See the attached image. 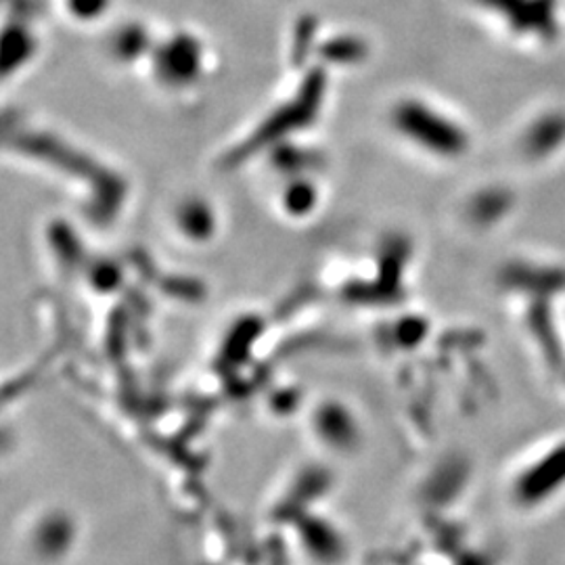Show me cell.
<instances>
[{
	"label": "cell",
	"instance_id": "1",
	"mask_svg": "<svg viewBox=\"0 0 565 565\" xmlns=\"http://www.w3.org/2000/svg\"><path fill=\"white\" fill-rule=\"evenodd\" d=\"M505 287L520 329L546 371L562 380L565 366V266L520 258L503 270Z\"/></svg>",
	"mask_w": 565,
	"mask_h": 565
},
{
	"label": "cell",
	"instance_id": "2",
	"mask_svg": "<svg viewBox=\"0 0 565 565\" xmlns=\"http://www.w3.org/2000/svg\"><path fill=\"white\" fill-rule=\"evenodd\" d=\"M565 494V434L527 450L507 480L509 503L520 513H539Z\"/></svg>",
	"mask_w": 565,
	"mask_h": 565
},
{
	"label": "cell",
	"instance_id": "3",
	"mask_svg": "<svg viewBox=\"0 0 565 565\" xmlns=\"http://www.w3.org/2000/svg\"><path fill=\"white\" fill-rule=\"evenodd\" d=\"M394 124L411 141L431 153L457 158L467 149V135L459 124L448 120L425 103L404 102L394 111Z\"/></svg>",
	"mask_w": 565,
	"mask_h": 565
},
{
	"label": "cell",
	"instance_id": "4",
	"mask_svg": "<svg viewBox=\"0 0 565 565\" xmlns=\"http://www.w3.org/2000/svg\"><path fill=\"white\" fill-rule=\"evenodd\" d=\"M323 93V72L310 74L306 82H303V88H300V93L287 105L279 107L268 120L264 121L263 126L254 132V137L249 139V142H245L242 151H237V153L239 156L254 153L256 149L263 147L264 142L277 141V139H281L285 135H289L291 130H298V128L308 126L310 121L315 120L317 111L321 109Z\"/></svg>",
	"mask_w": 565,
	"mask_h": 565
},
{
	"label": "cell",
	"instance_id": "5",
	"mask_svg": "<svg viewBox=\"0 0 565 565\" xmlns=\"http://www.w3.org/2000/svg\"><path fill=\"white\" fill-rule=\"evenodd\" d=\"M518 32L551 36L555 32V4L551 0H482Z\"/></svg>",
	"mask_w": 565,
	"mask_h": 565
},
{
	"label": "cell",
	"instance_id": "6",
	"mask_svg": "<svg viewBox=\"0 0 565 565\" xmlns=\"http://www.w3.org/2000/svg\"><path fill=\"white\" fill-rule=\"evenodd\" d=\"M200 44L191 36L168 42L158 55V70L168 82L191 81L200 70Z\"/></svg>",
	"mask_w": 565,
	"mask_h": 565
},
{
	"label": "cell",
	"instance_id": "7",
	"mask_svg": "<svg viewBox=\"0 0 565 565\" xmlns=\"http://www.w3.org/2000/svg\"><path fill=\"white\" fill-rule=\"evenodd\" d=\"M565 141V118L548 116L534 124L525 137V149L532 158H545Z\"/></svg>",
	"mask_w": 565,
	"mask_h": 565
},
{
	"label": "cell",
	"instance_id": "8",
	"mask_svg": "<svg viewBox=\"0 0 565 565\" xmlns=\"http://www.w3.org/2000/svg\"><path fill=\"white\" fill-rule=\"evenodd\" d=\"M30 49H32V42L23 30H9L4 36V46H2V51H4L2 67L11 70L13 63L20 65L21 61L32 53Z\"/></svg>",
	"mask_w": 565,
	"mask_h": 565
},
{
	"label": "cell",
	"instance_id": "9",
	"mask_svg": "<svg viewBox=\"0 0 565 565\" xmlns=\"http://www.w3.org/2000/svg\"><path fill=\"white\" fill-rule=\"evenodd\" d=\"M142 42H145V34L139 32L137 28H130L126 32H121L116 51L124 55V57H139L142 53Z\"/></svg>",
	"mask_w": 565,
	"mask_h": 565
},
{
	"label": "cell",
	"instance_id": "10",
	"mask_svg": "<svg viewBox=\"0 0 565 565\" xmlns=\"http://www.w3.org/2000/svg\"><path fill=\"white\" fill-rule=\"evenodd\" d=\"M361 53V46L354 41H333L324 49V55H329L333 61L356 60Z\"/></svg>",
	"mask_w": 565,
	"mask_h": 565
},
{
	"label": "cell",
	"instance_id": "11",
	"mask_svg": "<svg viewBox=\"0 0 565 565\" xmlns=\"http://www.w3.org/2000/svg\"><path fill=\"white\" fill-rule=\"evenodd\" d=\"M109 0H70V9L82 18V20H93L105 11Z\"/></svg>",
	"mask_w": 565,
	"mask_h": 565
},
{
	"label": "cell",
	"instance_id": "12",
	"mask_svg": "<svg viewBox=\"0 0 565 565\" xmlns=\"http://www.w3.org/2000/svg\"><path fill=\"white\" fill-rule=\"evenodd\" d=\"M564 331H565V306H564ZM562 382H564V387H565V366H564V375H562Z\"/></svg>",
	"mask_w": 565,
	"mask_h": 565
}]
</instances>
